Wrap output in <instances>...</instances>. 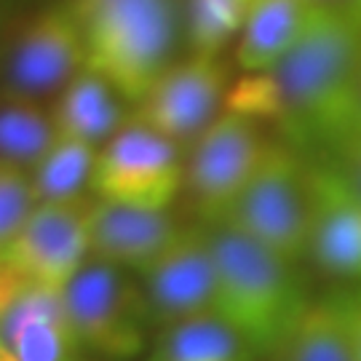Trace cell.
I'll list each match as a JSON object with an SVG mask.
<instances>
[{
    "label": "cell",
    "instance_id": "cell-1",
    "mask_svg": "<svg viewBox=\"0 0 361 361\" xmlns=\"http://www.w3.org/2000/svg\"><path fill=\"white\" fill-rule=\"evenodd\" d=\"M359 56L361 16L316 11L281 62L231 89L228 107L340 142L359 129Z\"/></svg>",
    "mask_w": 361,
    "mask_h": 361
},
{
    "label": "cell",
    "instance_id": "cell-2",
    "mask_svg": "<svg viewBox=\"0 0 361 361\" xmlns=\"http://www.w3.org/2000/svg\"><path fill=\"white\" fill-rule=\"evenodd\" d=\"M86 67L102 73L129 102H140L177 62L180 0H73Z\"/></svg>",
    "mask_w": 361,
    "mask_h": 361
},
{
    "label": "cell",
    "instance_id": "cell-3",
    "mask_svg": "<svg viewBox=\"0 0 361 361\" xmlns=\"http://www.w3.org/2000/svg\"><path fill=\"white\" fill-rule=\"evenodd\" d=\"M209 235L217 265L214 313L233 324L255 350L279 348L297 316L308 308L300 300L295 262L231 225H212Z\"/></svg>",
    "mask_w": 361,
    "mask_h": 361
},
{
    "label": "cell",
    "instance_id": "cell-4",
    "mask_svg": "<svg viewBox=\"0 0 361 361\" xmlns=\"http://www.w3.org/2000/svg\"><path fill=\"white\" fill-rule=\"evenodd\" d=\"M310 214L313 166H305L289 147L268 145L222 225H231L279 257L297 262L308 255Z\"/></svg>",
    "mask_w": 361,
    "mask_h": 361
},
{
    "label": "cell",
    "instance_id": "cell-5",
    "mask_svg": "<svg viewBox=\"0 0 361 361\" xmlns=\"http://www.w3.org/2000/svg\"><path fill=\"white\" fill-rule=\"evenodd\" d=\"M62 297L75 345L118 361L142 353L153 319L142 284L129 271L89 257Z\"/></svg>",
    "mask_w": 361,
    "mask_h": 361
},
{
    "label": "cell",
    "instance_id": "cell-6",
    "mask_svg": "<svg viewBox=\"0 0 361 361\" xmlns=\"http://www.w3.org/2000/svg\"><path fill=\"white\" fill-rule=\"evenodd\" d=\"M86 70V46L70 6H51L0 38V91L43 102Z\"/></svg>",
    "mask_w": 361,
    "mask_h": 361
},
{
    "label": "cell",
    "instance_id": "cell-7",
    "mask_svg": "<svg viewBox=\"0 0 361 361\" xmlns=\"http://www.w3.org/2000/svg\"><path fill=\"white\" fill-rule=\"evenodd\" d=\"M268 145L259 118L225 107V113L188 147L185 190L195 214L209 228L222 225L231 214Z\"/></svg>",
    "mask_w": 361,
    "mask_h": 361
},
{
    "label": "cell",
    "instance_id": "cell-8",
    "mask_svg": "<svg viewBox=\"0 0 361 361\" xmlns=\"http://www.w3.org/2000/svg\"><path fill=\"white\" fill-rule=\"evenodd\" d=\"M185 150L140 118L99 147L91 190L129 207L169 209L185 185Z\"/></svg>",
    "mask_w": 361,
    "mask_h": 361
},
{
    "label": "cell",
    "instance_id": "cell-9",
    "mask_svg": "<svg viewBox=\"0 0 361 361\" xmlns=\"http://www.w3.org/2000/svg\"><path fill=\"white\" fill-rule=\"evenodd\" d=\"M231 83L222 56L177 59L134 107V118L153 126L188 153V147L228 107Z\"/></svg>",
    "mask_w": 361,
    "mask_h": 361
},
{
    "label": "cell",
    "instance_id": "cell-10",
    "mask_svg": "<svg viewBox=\"0 0 361 361\" xmlns=\"http://www.w3.org/2000/svg\"><path fill=\"white\" fill-rule=\"evenodd\" d=\"M91 201L38 204L25 228L0 252V262L30 284L65 292L91 257Z\"/></svg>",
    "mask_w": 361,
    "mask_h": 361
},
{
    "label": "cell",
    "instance_id": "cell-11",
    "mask_svg": "<svg viewBox=\"0 0 361 361\" xmlns=\"http://www.w3.org/2000/svg\"><path fill=\"white\" fill-rule=\"evenodd\" d=\"M147 310L155 326L195 319L214 310L217 265L209 228L182 231L150 268L140 273Z\"/></svg>",
    "mask_w": 361,
    "mask_h": 361
},
{
    "label": "cell",
    "instance_id": "cell-12",
    "mask_svg": "<svg viewBox=\"0 0 361 361\" xmlns=\"http://www.w3.org/2000/svg\"><path fill=\"white\" fill-rule=\"evenodd\" d=\"M185 228L177 225L169 209L129 207L97 198L89 209L91 257L140 273L150 268Z\"/></svg>",
    "mask_w": 361,
    "mask_h": 361
},
{
    "label": "cell",
    "instance_id": "cell-13",
    "mask_svg": "<svg viewBox=\"0 0 361 361\" xmlns=\"http://www.w3.org/2000/svg\"><path fill=\"white\" fill-rule=\"evenodd\" d=\"M308 255L322 271L361 281V201L332 166H313Z\"/></svg>",
    "mask_w": 361,
    "mask_h": 361
},
{
    "label": "cell",
    "instance_id": "cell-14",
    "mask_svg": "<svg viewBox=\"0 0 361 361\" xmlns=\"http://www.w3.org/2000/svg\"><path fill=\"white\" fill-rule=\"evenodd\" d=\"M126 97L97 70L86 67L67 86L51 107L59 137H73L89 145H104L126 126Z\"/></svg>",
    "mask_w": 361,
    "mask_h": 361
},
{
    "label": "cell",
    "instance_id": "cell-15",
    "mask_svg": "<svg viewBox=\"0 0 361 361\" xmlns=\"http://www.w3.org/2000/svg\"><path fill=\"white\" fill-rule=\"evenodd\" d=\"M313 13L308 0H252L235 40L238 67L249 75L268 73L305 32Z\"/></svg>",
    "mask_w": 361,
    "mask_h": 361
},
{
    "label": "cell",
    "instance_id": "cell-16",
    "mask_svg": "<svg viewBox=\"0 0 361 361\" xmlns=\"http://www.w3.org/2000/svg\"><path fill=\"white\" fill-rule=\"evenodd\" d=\"M252 350L246 337L212 310L164 326L150 361H249Z\"/></svg>",
    "mask_w": 361,
    "mask_h": 361
},
{
    "label": "cell",
    "instance_id": "cell-17",
    "mask_svg": "<svg viewBox=\"0 0 361 361\" xmlns=\"http://www.w3.org/2000/svg\"><path fill=\"white\" fill-rule=\"evenodd\" d=\"M56 140L51 110L0 91V164L32 171Z\"/></svg>",
    "mask_w": 361,
    "mask_h": 361
},
{
    "label": "cell",
    "instance_id": "cell-18",
    "mask_svg": "<svg viewBox=\"0 0 361 361\" xmlns=\"http://www.w3.org/2000/svg\"><path fill=\"white\" fill-rule=\"evenodd\" d=\"M279 361H359L345 305H308L279 343Z\"/></svg>",
    "mask_w": 361,
    "mask_h": 361
},
{
    "label": "cell",
    "instance_id": "cell-19",
    "mask_svg": "<svg viewBox=\"0 0 361 361\" xmlns=\"http://www.w3.org/2000/svg\"><path fill=\"white\" fill-rule=\"evenodd\" d=\"M99 147L73 137H59L51 150L30 171L40 204H73L83 201V190H91Z\"/></svg>",
    "mask_w": 361,
    "mask_h": 361
},
{
    "label": "cell",
    "instance_id": "cell-20",
    "mask_svg": "<svg viewBox=\"0 0 361 361\" xmlns=\"http://www.w3.org/2000/svg\"><path fill=\"white\" fill-rule=\"evenodd\" d=\"M249 0H180L182 43L193 56H222L238 40Z\"/></svg>",
    "mask_w": 361,
    "mask_h": 361
},
{
    "label": "cell",
    "instance_id": "cell-21",
    "mask_svg": "<svg viewBox=\"0 0 361 361\" xmlns=\"http://www.w3.org/2000/svg\"><path fill=\"white\" fill-rule=\"evenodd\" d=\"M38 204L30 171L0 164V252L19 235Z\"/></svg>",
    "mask_w": 361,
    "mask_h": 361
},
{
    "label": "cell",
    "instance_id": "cell-22",
    "mask_svg": "<svg viewBox=\"0 0 361 361\" xmlns=\"http://www.w3.org/2000/svg\"><path fill=\"white\" fill-rule=\"evenodd\" d=\"M332 171L361 201V126L337 142V158Z\"/></svg>",
    "mask_w": 361,
    "mask_h": 361
},
{
    "label": "cell",
    "instance_id": "cell-23",
    "mask_svg": "<svg viewBox=\"0 0 361 361\" xmlns=\"http://www.w3.org/2000/svg\"><path fill=\"white\" fill-rule=\"evenodd\" d=\"M313 11L324 13H356L361 16V0H308Z\"/></svg>",
    "mask_w": 361,
    "mask_h": 361
},
{
    "label": "cell",
    "instance_id": "cell-24",
    "mask_svg": "<svg viewBox=\"0 0 361 361\" xmlns=\"http://www.w3.org/2000/svg\"><path fill=\"white\" fill-rule=\"evenodd\" d=\"M345 316H348L350 337H353V348H356V359L361 361V300L345 305Z\"/></svg>",
    "mask_w": 361,
    "mask_h": 361
},
{
    "label": "cell",
    "instance_id": "cell-25",
    "mask_svg": "<svg viewBox=\"0 0 361 361\" xmlns=\"http://www.w3.org/2000/svg\"><path fill=\"white\" fill-rule=\"evenodd\" d=\"M356 118L361 126V56H359V73H356Z\"/></svg>",
    "mask_w": 361,
    "mask_h": 361
},
{
    "label": "cell",
    "instance_id": "cell-26",
    "mask_svg": "<svg viewBox=\"0 0 361 361\" xmlns=\"http://www.w3.org/2000/svg\"><path fill=\"white\" fill-rule=\"evenodd\" d=\"M0 361H13V359H11V356H8V353H6V350L0 348Z\"/></svg>",
    "mask_w": 361,
    "mask_h": 361
},
{
    "label": "cell",
    "instance_id": "cell-27",
    "mask_svg": "<svg viewBox=\"0 0 361 361\" xmlns=\"http://www.w3.org/2000/svg\"><path fill=\"white\" fill-rule=\"evenodd\" d=\"M3 32H6V30H3V22H0V38H3Z\"/></svg>",
    "mask_w": 361,
    "mask_h": 361
},
{
    "label": "cell",
    "instance_id": "cell-28",
    "mask_svg": "<svg viewBox=\"0 0 361 361\" xmlns=\"http://www.w3.org/2000/svg\"><path fill=\"white\" fill-rule=\"evenodd\" d=\"M249 3H252V0H249Z\"/></svg>",
    "mask_w": 361,
    "mask_h": 361
}]
</instances>
